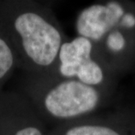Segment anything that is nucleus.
Returning <instances> with one entry per match:
<instances>
[{
    "instance_id": "nucleus-1",
    "label": "nucleus",
    "mask_w": 135,
    "mask_h": 135,
    "mask_svg": "<svg viewBox=\"0 0 135 135\" xmlns=\"http://www.w3.org/2000/svg\"><path fill=\"white\" fill-rule=\"evenodd\" d=\"M0 36L23 73L56 70L63 33L47 5L30 0H0Z\"/></svg>"
},
{
    "instance_id": "nucleus-2",
    "label": "nucleus",
    "mask_w": 135,
    "mask_h": 135,
    "mask_svg": "<svg viewBox=\"0 0 135 135\" xmlns=\"http://www.w3.org/2000/svg\"><path fill=\"white\" fill-rule=\"evenodd\" d=\"M21 92L44 122H71L93 112L100 103V92L94 86L55 71L23 73L18 82Z\"/></svg>"
},
{
    "instance_id": "nucleus-3",
    "label": "nucleus",
    "mask_w": 135,
    "mask_h": 135,
    "mask_svg": "<svg viewBox=\"0 0 135 135\" xmlns=\"http://www.w3.org/2000/svg\"><path fill=\"white\" fill-rule=\"evenodd\" d=\"M92 53L93 42L84 37L64 41L59 52L56 72L61 77L73 78L96 87L102 83L104 75Z\"/></svg>"
},
{
    "instance_id": "nucleus-4",
    "label": "nucleus",
    "mask_w": 135,
    "mask_h": 135,
    "mask_svg": "<svg viewBox=\"0 0 135 135\" xmlns=\"http://www.w3.org/2000/svg\"><path fill=\"white\" fill-rule=\"evenodd\" d=\"M0 135H47L33 106L17 90L0 91Z\"/></svg>"
},
{
    "instance_id": "nucleus-5",
    "label": "nucleus",
    "mask_w": 135,
    "mask_h": 135,
    "mask_svg": "<svg viewBox=\"0 0 135 135\" xmlns=\"http://www.w3.org/2000/svg\"><path fill=\"white\" fill-rule=\"evenodd\" d=\"M124 15L125 12L118 3L90 5L77 16L75 29L78 36L84 37L92 42L98 41Z\"/></svg>"
},
{
    "instance_id": "nucleus-6",
    "label": "nucleus",
    "mask_w": 135,
    "mask_h": 135,
    "mask_svg": "<svg viewBox=\"0 0 135 135\" xmlns=\"http://www.w3.org/2000/svg\"><path fill=\"white\" fill-rule=\"evenodd\" d=\"M47 135H121L114 128L79 119L60 126Z\"/></svg>"
},
{
    "instance_id": "nucleus-7",
    "label": "nucleus",
    "mask_w": 135,
    "mask_h": 135,
    "mask_svg": "<svg viewBox=\"0 0 135 135\" xmlns=\"http://www.w3.org/2000/svg\"><path fill=\"white\" fill-rule=\"evenodd\" d=\"M18 69L17 60L9 44L0 36V91Z\"/></svg>"
},
{
    "instance_id": "nucleus-8",
    "label": "nucleus",
    "mask_w": 135,
    "mask_h": 135,
    "mask_svg": "<svg viewBox=\"0 0 135 135\" xmlns=\"http://www.w3.org/2000/svg\"><path fill=\"white\" fill-rule=\"evenodd\" d=\"M106 45L112 51L119 52L125 47L126 39L124 35L118 31L110 33L106 39Z\"/></svg>"
},
{
    "instance_id": "nucleus-9",
    "label": "nucleus",
    "mask_w": 135,
    "mask_h": 135,
    "mask_svg": "<svg viewBox=\"0 0 135 135\" xmlns=\"http://www.w3.org/2000/svg\"><path fill=\"white\" fill-rule=\"evenodd\" d=\"M120 23H121V25L126 26V27H128V28L133 27L135 26V17L133 15L130 14V13L125 14L122 17V20H121Z\"/></svg>"
}]
</instances>
